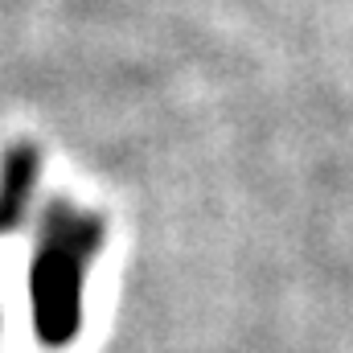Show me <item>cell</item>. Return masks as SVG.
Masks as SVG:
<instances>
[{
  "label": "cell",
  "instance_id": "6da1fadb",
  "mask_svg": "<svg viewBox=\"0 0 353 353\" xmlns=\"http://www.w3.org/2000/svg\"><path fill=\"white\" fill-rule=\"evenodd\" d=\"M79 288L83 259L41 243L33 259V321L46 345H66L79 329Z\"/></svg>",
  "mask_w": 353,
  "mask_h": 353
},
{
  "label": "cell",
  "instance_id": "7a4b0ae2",
  "mask_svg": "<svg viewBox=\"0 0 353 353\" xmlns=\"http://www.w3.org/2000/svg\"><path fill=\"white\" fill-rule=\"evenodd\" d=\"M33 181H37V152L29 144H17L0 165V230H12L21 222Z\"/></svg>",
  "mask_w": 353,
  "mask_h": 353
}]
</instances>
